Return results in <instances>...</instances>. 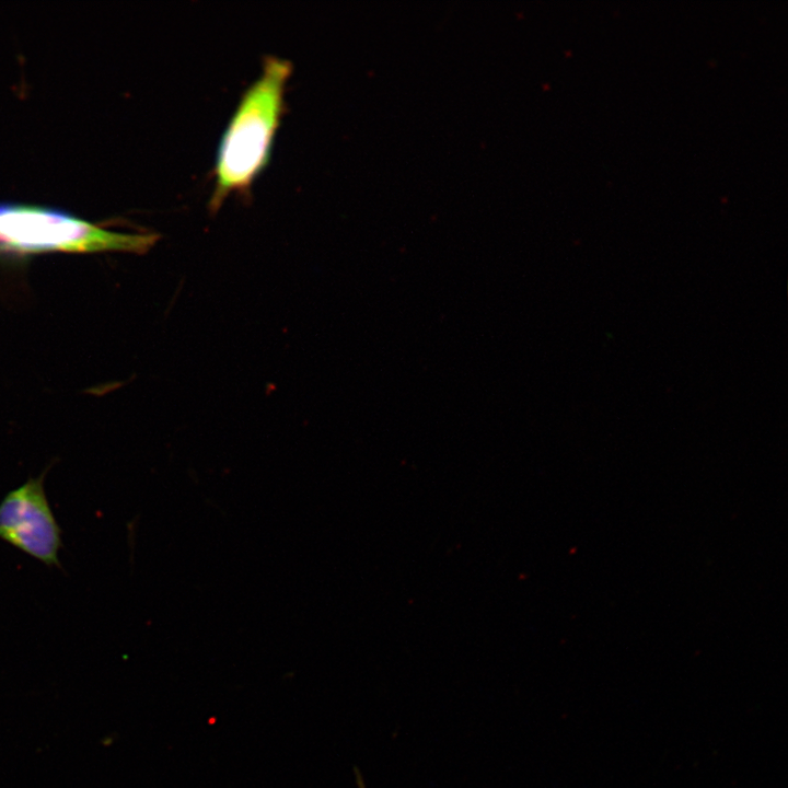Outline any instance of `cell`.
<instances>
[{"mask_svg":"<svg viewBox=\"0 0 788 788\" xmlns=\"http://www.w3.org/2000/svg\"><path fill=\"white\" fill-rule=\"evenodd\" d=\"M158 240L157 233L109 230L61 209L0 202V254L3 255L113 251L143 254Z\"/></svg>","mask_w":788,"mask_h":788,"instance_id":"obj_2","label":"cell"},{"mask_svg":"<svg viewBox=\"0 0 788 788\" xmlns=\"http://www.w3.org/2000/svg\"><path fill=\"white\" fill-rule=\"evenodd\" d=\"M291 73L289 60L267 56L259 76L242 94L218 148L211 211H217L232 194L248 192L267 166Z\"/></svg>","mask_w":788,"mask_h":788,"instance_id":"obj_1","label":"cell"},{"mask_svg":"<svg viewBox=\"0 0 788 788\" xmlns=\"http://www.w3.org/2000/svg\"><path fill=\"white\" fill-rule=\"evenodd\" d=\"M45 473L11 490L0 502V538L47 566L61 568V530L44 489Z\"/></svg>","mask_w":788,"mask_h":788,"instance_id":"obj_3","label":"cell"}]
</instances>
